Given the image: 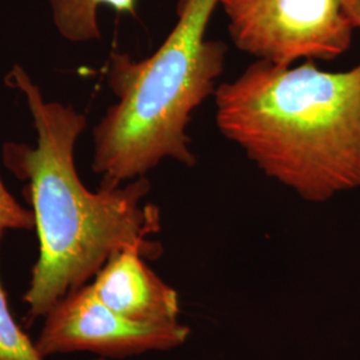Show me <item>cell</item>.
I'll return each instance as SVG.
<instances>
[{
	"label": "cell",
	"instance_id": "6da1fadb",
	"mask_svg": "<svg viewBox=\"0 0 360 360\" xmlns=\"http://www.w3.org/2000/svg\"><path fill=\"white\" fill-rule=\"evenodd\" d=\"M6 82L26 96L38 135L35 147L3 146L4 166L27 183L38 233V260L23 296L34 322L89 284L116 252L136 247L147 259L159 257L162 247L148 238L160 230V212L153 203L143 205L151 191L146 176L90 191L75 166V144L87 116L71 105L47 102L20 65H13Z\"/></svg>",
	"mask_w": 360,
	"mask_h": 360
},
{
	"label": "cell",
	"instance_id": "7a4b0ae2",
	"mask_svg": "<svg viewBox=\"0 0 360 360\" xmlns=\"http://www.w3.org/2000/svg\"><path fill=\"white\" fill-rule=\"evenodd\" d=\"M214 98L221 135L302 199L360 190V62L328 72L255 60Z\"/></svg>",
	"mask_w": 360,
	"mask_h": 360
},
{
	"label": "cell",
	"instance_id": "3957f363",
	"mask_svg": "<svg viewBox=\"0 0 360 360\" xmlns=\"http://www.w3.org/2000/svg\"><path fill=\"white\" fill-rule=\"evenodd\" d=\"M219 1L179 0L176 25L148 58L111 53L107 79L116 103L94 129L92 171L101 187L146 176L165 159L196 166L187 126L215 95L229 51L221 40L207 39Z\"/></svg>",
	"mask_w": 360,
	"mask_h": 360
},
{
	"label": "cell",
	"instance_id": "277c9868",
	"mask_svg": "<svg viewBox=\"0 0 360 360\" xmlns=\"http://www.w3.org/2000/svg\"><path fill=\"white\" fill-rule=\"evenodd\" d=\"M232 43L274 65L335 60L348 51L360 0H220Z\"/></svg>",
	"mask_w": 360,
	"mask_h": 360
},
{
	"label": "cell",
	"instance_id": "5b68a950",
	"mask_svg": "<svg viewBox=\"0 0 360 360\" xmlns=\"http://www.w3.org/2000/svg\"><path fill=\"white\" fill-rule=\"evenodd\" d=\"M188 335L190 328L179 321L136 322L119 315L96 297L89 283L65 295L43 318L35 345L44 358L74 352L127 358L179 347Z\"/></svg>",
	"mask_w": 360,
	"mask_h": 360
},
{
	"label": "cell",
	"instance_id": "8992f818",
	"mask_svg": "<svg viewBox=\"0 0 360 360\" xmlns=\"http://www.w3.org/2000/svg\"><path fill=\"white\" fill-rule=\"evenodd\" d=\"M141 248H124L103 266L92 283V292L119 315L144 323L178 321V292L146 263Z\"/></svg>",
	"mask_w": 360,
	"mask_h": 360
},
{
	"label": "cell",
	"instance_id": "52a82bcc",
	"mask_svg": "<svg viewBox=\"0 0 360 360\" xmlns=\"http://www.w3.org/2000/svg\"><path fill=\"white\" fill-rule=\"evenodd\" d=\"M52 22L62 38L87 43L102 38L98 22L99 8L107 6L116 13L136 16V0H47Z\"/></svg>",
	"mask_w": 360,
	"mask_h": 360
},
{
	"label": "cell",
	"instance_id": "ba28073f",
	"mask_svg": "<svg viewBox=\"0 0 360 360\" xmlns=\"http://www.w3.org/2000/svg\"><path fill=\"white\" fill-rule=\"evenodd\" d=\"M3 233H0L1 245ZM0 360H46L35 342L13 319L0 276Z\"/></svg>",
	"mask_w": 360,
	"mask_h": 360
},
{
	"label": "cell",
	"instance_id": "9c48e42d",
	"mask_svg": "<svg viewBox=\"0 0 360 360\" xmlns=\"http://www.w3.org/2000/svg\"><path fill=\"white\" fill-rule=\"evenodd\" d=\"M32 229H35L32 211L22 206L0 179V233L6 230L30 231Z\"/></svg>",
	"mask_w": 360,
	"mask_h": 360
},
{
	"label": "cell",
	"instance_id": "30bf717a",
	"mask_svg": "<svg viewBox=\"0 0 360 360\" xmlns=\"http://www.w3.org/2000/svg\"><path fill=\"white\" fill-rule=\"evenodd\" d=\"M95 360H105V359H104V358H101V356H99V358H98V359H95Z\"/></svg>",
	"mask_w": 360,
	"mask_h": 360
},
{
	"label": "cell",
	"instance_id": "8fae6325",
	"mask_svg": "<svg viewBox=\"0 0 360 360\" xmlns=\"http://www.w3.org/2000/svg\"><path fill=\"white\" fill-rule=\"evenodd\" d=\"M359 28H360V26H359Z\"/></svg>",
	"mask_w": 360,
	"mask_h": 360
}]
</instances>
